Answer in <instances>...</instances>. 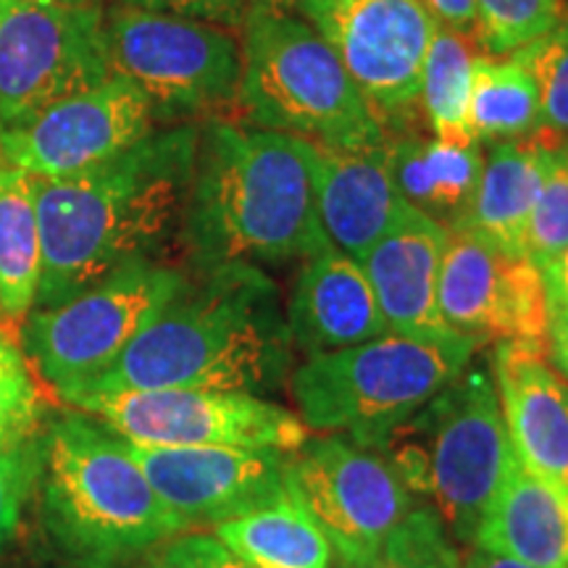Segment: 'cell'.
Instances as JSON below:
<instances>
[{
	"mask_svg": "<svg viewBox=\"0 0 568 568\" xmlns=\"http://www.w3.org/2000/svg\"><path fill=\"white\" fill-rule=\"evenodd\" d=\"M251 3L266 6V9H274V11H290V13H297V11H301L303 0H251Z\"/></svg>",
	"mask_w": 568,
	"mask_h": 568,
	"instance_id": "b9f144b4",
	"label": "cell"
},
{
	"mask_svg": "<svg viewBox=\"0 0 568 568\" xmlns=\"http://www.w3.org/2000/svg\"><path fill=\"white\" fill-rule=\"evenodd\" d=\"M187 276L153 258L130 261L80 295L24 318V351L59 397L80 393L174 301Z\"/></svg>",
	"mask_w": 568,
	"mask_h": 568,
	"instance_id": "9c48e42d",
	"label": "cell"
},
{
	"mask_svg": "<svg viewBox=\"0 0 568 568\" xmlns=\"http://www.w3.org/2000/svg\"><path fill=\"white\" fill-rule=\"evenodd\" d=\"M182 230L197 268L284 266L332 247L301 140L230 119L201 126Z\"/></svg>",
	"mask_w": 568,
	"mask_h": 568,
	"instance_id": "3957f363",
	"label": "cell"
},
{
	"mask_svg": "<svg viewBox=\"0 0 568 568\" xmlns=\"http://www.w3.org/2000/svg\"><path fill=\"white\" fill-rule=\"evenodd\" d=\"M119 6H132L142 11L174 13V17L201 19L211 24L226 27V30L240 32L245 13L251 9V0H116Z\"/></svg>",
	"mask_w": 568,
	"mask_h": 568,
	"instance_id": "e575fe53",
	"label": "cell"
},
{
	"mask_svg": "<svg viewBox=\"0 0 568 568\" xmlns=\"http://www.w3.org/2000/svg\"><path fill=\"white\" fill-rule=\"evenodd\" d=\"M460 568H531V566L518 564L514 558L497 556V552L481 550L477 545H471V550H466V556L460 558Z\"/></svg>",
	"mask_w": 568,
	"mask_h": 568,
	"instance_id": "74e56055",
	"label": "cell"
},
{
	"mask_svg": "<svg viewBox=\"0 0 568 568\" xmlns=\"http://www.w3.org/2000/svg\"><path fill=\"white\" fill-rule=\"evenodd\" d=\"M105 9L0 0V130H13L111 77Z\"/></svg>",
	"mask_w": 568,
	"mask_h": 568,
	"instance_id": "8fae6325",
	"label": "cell"
},
{
	"mask_svg": "<svg viewBox=\"0 0 568 568\" xmlns=\"http://www.w3.org/2000/svg\"><path fill=\"white\" fill-rule=\"evenodd\" d=\"M564 21V0H477L474 42L487 55H510Z\"/></svg>",
	"mask_w": 568,
	"mask_h": 568,
	"instance_id": "83f0119b",
	"label": "cell"
},
{
	"mask_svg": "<svg viewBox=\"0 0 568 568\" xmlns=\"http://www.w3.org/2000/svg\"><path fill=\"white\" fill-rule=\"evenodd\" d=\"M67 403L103 422L126 443L145 447L232 445L295 453L311 437L295 410L251 393L124 389L77 395Z\"/></svg>",
	"mask_w": 568,
	"mask_h": 568,
	"instance_id": "30bf717a",
	"label": "cell"
},
{
	"mask_svg": "<svg viewBox=\"0 0 568 568\" xmlns=\"http://www.w3.org/2000/svg\"><path fill=\"white\" fill-rule=\"evenodd\" d=\"M201 272L203 280H187L109 372L63 400L124 389H280L295 351L276 282L247 264Z\"/></svg>",
	"mask_w": 568,
	"mask_h": 568,
	"instance_id": "7a4b0ae2",
	"label": "cell"
},
{
	"mask_svg": "<svg viewBox=\"0 0 568 568\" xmlns=\"http://www.w3.org/2000/svg\"><path fill=\"white\" fill-rule=\"evenodd\" d=\"M474 545L531 568H568V493L514 464Z\"/></svg>",
	"mask_w": 568,
	"mask_h": 568,
	"instance_id": "44dd1931",
	"label": "cell"
},
{
	"mask_svg": "<svg viewBox=\"0 0 568 568\" xmlns=\"http://www.w3.org/2000/svg\"><path fill=\"white\" fill-rule=\"evenodd\" d=\"M297 13L329 42L382 122L410 116L437 30L422 0H303Z\"/></svg>",
	"mask_w": 568,
	"mask_h": 568,
	"instance_id": "4fadbf2b",
	"label": "cell"
},
{
	"mask_svg": "<svg viewBox=\"0 0 568 568\" xmlns=\"http://www.w3.org/2000/svg\"><path fill=\"white\" fill-rule=\"evenodd\" d=\"M27 6H55V9H82V6H103L101 0H13Z\"/></svg>",
	"mask_w": 568,
	"mask_h": 568,
	"instance_id": "60d3db41",
	"label": "cell"
},
{
	"mask_svg": "<svg viewBox=\"0 0 568 568\" xmlns=\"http://www.w3.org/2000/svg\"><path fill=\"white\" fill-rule=\"evenodd\" d=\"M111 74L148 98L155 122L226 119L243 80L240 32L211 21L111 6L103 17Z\"/></svg>",
	"mask_w": 568,
	"mask_h": 568,
	"instance_id": "ba28073f",
	"label": "cell"
},
{
	"mask_svg": "<svg viewBox=\"0 0 568 568\" xmlns=\"http://www.w3.org/2000/svg\"><path fill=\"white\" fill-rule=\"evenodd\" d=\"M284 318L293 351L303 355L361 345L389 332L361 261L335 247L303 261Z\"/></svg>",
	"mask_w": 568,
	"mask_h": 568,
	"instance_id": "ffe728a7",
	"label": "cell"
},
{
	"mask_svg": "<svg viewBox=\"0 0 568 568\" xmlns=\"http://www.w3.org/2000/svg\"><path fill=\"white\" fill-rule=\"evenodd\" d=\"M368 450L387 458L414 500L437 510L458 545H474L516 464L493 368H466Z\"/></svg>",
	"mask_w": 568,
	"mask_h": 568,
	"instance_id": "277c9868",
	"label": "cell"
},
{
	"mask_svg": "<svg viewBox=\"0 0 568 568\" xmlns=\"http://www.w3.org/2000/svg\"><path fill=\"white\" fill-rule=\"evenodd\" d=\"M524 251L539 268L568 251V134L556 138L552 166L529 216Z\"/></svg>",
	"mask_w": 568,
	"mask_h": 568,
	"instance_id": "f1b7e54d",
	"label": "cell"
},
{
	"mask_svg": "<svg viewBox=\"0 0 568 568\" xmlns=\"http://www.w3.org/2000/svg\"><path fill=\"white\" fill-rule=\"evenodd\" d=\"M6 326H9V322H6L3 311H0V332H3V335H6Z\"/></svg>",
	"mask_w": 568,
	"mask_h": 568,
	"instance_id": "ee69618b",
	"label": "cell"
},
{
	"mask_svg": "<svg viewBox=\"0 0 568 568\" xmlns=\"http://www.w3.org/2000/svg\"><path fill=\"white\" fill-rule=\"evenodd\" d=\"M332 568H397L395 564H389L385 556H374L366 560H339L332 558Z\"/></svg>",
	"mask_w": 568,
	"mask_h": 568,
	"instance_id": "ab89813d",
	"label": "cell"
},
{
	"mask_svg": "<svg viewBox=\"0 0 568 568\" xmlns=\"http://www.w3.org/2000/svg\"><path fill=\"white\" fill-rule=\"evenodd\" d=\"M240 42L237 111L245 124L347 151L389 138L329 42L301 13L251 3Z\"/></svg>",
	"mask_w": 568,
	"mask_h": 568,
	"instance_id": "8992f818",
	"label": "cell"
},
{
	"mask_svg": "<svg viewBox=\"0 0 568 568\" xmlns=\"http://www.w3.org/2000/svg\"><path fill=\"white\" fill-rule=\"evenodd\" d=\"M40 422V397L21 351L0 358V445L27 443Z\"/></svg>",
	"mask_w": 568,
	"mask_h": 568,
	"instance_id": "1f68e13d",
	"label": "cell"
},
{
	"mask_svg": "<svg viewBox=\"0 0 568 568\" xmlns=\"http://www.w3.org/2000/svg\"><path fill=\"white\" fill-rule=\"evenodd\" d=\"M40 266L34 176L0 159V311L9 324L24 322L32 314Z\"/></svg>",
	"mask_w": 568,
	"mask_h": 568,
	"instance_id": "d4e9b609",
	"label": "cell"
},
{
	"mask_svg": "<svg viewBox=\"0 0 568 568\" xmlns=\"http://www.w3.org/2000/svg\"><path fill=\"white\" fill-rule=\"evenodd\" d=\"M474 40L437 24L422 71L418 105L424 109L432 134L453 145H471L468 132V98H471L474 63H477Z\"/></svg>",
	"mask_w": 568,
	"mask_h": 568,
	"instance_id": "4316f807",
	"label": "cell"
},
{
	"mask_svg": "<svg viewBox=\"0 0 568 568\" xmlns=\"http://www.w3.org/2000/svg\"><path fill=\"white\" fill-rule=\"evenodd\" d=\"M539 272H542L545 290H548L550 295L566 297L568 301V251L560 255V258L552 261L550 266L539 268Z\"/></svg>",
	"mask_w": 568,
	"mask_h": 568,
	"instance_id": "f35d334b",
	"label": "cell"
},
{
	"mask_svg": "<svg viewBox=\"0 0 568 568\" xmlns=\"http://www.w3.org/2000/svg\"><path fill=\"white\" fill-rule=\"evenodd\" d=\"M556 134L539 132L535 138L489 142L481 166V180L466 230L508 247L524 251V234L545 176L552 166Z\"/></svg>",
	"mask_w": 568,
	"mask_h": 568,
	"instance_id": "603a6c76",
	"label": "cell"
},
{
	"mask_svg": "<svg viewBox=\"0 0 568 568\" xmlns=\"http://www.w3.org/2000/svg\"><path fill=\"white\" fill-rule=\"evenodd\" d=\"M545 355L552 368L568 382V301L548 293V335Z\"/></svg>",
	"mask_w": 568,
	"mask_h": 568,
	"instance_id": "d590c367",
	"label": "cell"
},
{
	"mask_svg": "<svg viewBox=\"0 0 568 568\" xmlns=\"http://www.w3.org/2000/svg\"><path fill=\"white\" fill-rule=\"evenodd\" d=\"M151 568H169V566H163V564H155V566H151Z\"/></svg>",
	"mask_w": 568,
	"mask_h": 568,
	"instance_id": "f6af8a7d",
	"label": "cell"
},
{
	"mask_svg": "<svg viewBox=\"0 0 568 568\" xmlns=\"http://www.w3.org/2000/svg\"><path fill=\"white\" fill-rule=\"evenodd\" d=\"M535 77L542 109V132L566 138L568 134V21L556 30L510 53Z\"/></svg>",
	"mask_w": 568,
	"mask_h": 568,
	"instance_id": "f546056e",
	"label": "cell"
},
{
	"mask_svg": "<svg viewBox=\"0 0 568 568\" xmlns=\"http://www.w3.org/2000/svg\"><path fill=\"white\" fill-rule=\"evenodd\" d=\"M385 556L397 568H460V552L432 506H414L387 537Z\"/></svg>",
	"mask_w": 568,
	"mask_h": 568,
	"instance_id": "4dcf8cb0",
	"label": "cell"
},
{
	"mask_svg": "<svg viewBox=\"0 0 568 568\" xmlns=\"http://www.w3.org/2000/svg\"><path fill=\"white\" fill-rule=\"evenodd\" d=\"M13 351H19V347L13 345V339L9 335H3V332H0V358H6V355H11Z\"/></svg>",
	"mask_w": 568,
	"mask_h": 568,
	"instance_id": "7bdbcfd3",
	"label": "cell"
},
{
	"mask_svg": "<svg viewBox=\"0 0 568 568\" xmlns=\"http://www.w3.org/2000/svg\"><path fill=\"white\" fill-rule=\"evenodd\" d=\"M40 477L55 537L88 560L134 556L187 529L155 495L130 443L82 410L51 424Z\"/></svg>",
	"mask_w": 568,
	"mask_h": 568,
	"instance_id": "5b68a950",
	"label": "cell"
},
{
	"mask_svg": "<svg viewBox=\"0 0 568 568\" xmlns=\"http://www.w3.org/2000/svg\"><path fill=\"white\" fill-rule=\"evenodd\" d=\"M387 166L393 182L410 209L422 211L447 232H460L471 219L485 166V148L453 145L432 134L387 138Z\"/></svg>",
	"mask_w": 568,
	"mask_h": 568,
	"instance_id": "7402d4cb",
	"label": "cell"
},
{
	"mask_svg": "<svg viewBox=\"0 0 568 568\" xmlns=\"http://www.w3.org/2000/svg\"><path fill=\"white\" fill-rule=\"evenodd\" d=\"M40 477V453L27 443L0 445V550L17 535L27 495Z\"/></svg>",
	"mask_w": 568,
	"mask_h": 568,
	"instance_id": "d6a6232c",
	"label": "cell"
},
{
	"mask_svg": "<svg viewBox=\"0 0 568 568\" xmlns=\"http://www.w3.org/2000/svg\"><path fill=\"white\" fill-rule=\"evenodd\" d=\"M290 495L329 539L339 560L379 556L416 500L376 450L345 435L308 437L290 453Z\"/></svg>",
	"mask_w": 568,
	"mask_h": 568,
	"instance_id": "7c38bea8",
	"label": "cell"
},
{
	"mask_svg": "<svg viewBox=\"0 0 568 568\" xmlns=\"http://www.w3.org/2000/svg\"><path fill=\"white\" fill-rule=\"evenodd\" d=\"M477 347L387 335L305 355L290 374L295 414L311 435H345L372 447L468 368Z\"/></svg>",
	"mask_w": 568,
	"mask_h": 568,
	"instance_id": "52a82bcc",
	"label": "cell"
},
{
	"mask_svg": "<svg viewBox=\"0 0 568 568\" xmlns=\"http://www.w3.org/2000/svg\"><path fill=\"white\" fill-rule=\"evenodd\" d=\"M161 564L169 568H251L222 539L205 531H182L169 539Z\"/></svg>",
	"mask_w": 568,
	"mask_h": 568,
	"instance_id": "836d02e7",
	"label": "cell"
},
{
	"mask_svg": "<svg viewBox=\"0 0 568 568\" xmlns=\"http://www.w3.org/2000/svg\"><path fill=\"white\" fill-rule=\"evenodd\" d=\"M424 9L432 13L437 24L447 30L468 34L474 40V27H477V0H422Z\"/></svg>",
	"mask_w": 568,
	"mask_h": 568,
	"instance_id": "8d00e7d4",
	"label": "cell"
},
{
	"mask_svg": "<svg viewBox=\"0 0 568 568\" xmlns=\"http://www.w3.org/2000/svg\"><path fill=\"white\" fill-rule=\"evenodd\" d=\"M155 124L148 98L124 77L111 74L95 88L48 105L30 122L0 130V159L40 180L67 176L130 151L159 130Z\"/></svg>",
	"mask_w": 568,
	"mask_h": 568,
	"instance_id": "9a60e30c",
	"label": "cell"
},
{
	"mask_svg": "<svg viewBox=\"0 0 568 568\" xmlns=\"http://www.w3.org/2000/svg\"><path fill=\"white\" fill-rule=\"evenodd\" d=\"M385 142L347 151L301 140L326 240L355 261L366 258L406 205L389 174Z\"/></svg>",
	"mask_w": 568,
	"mask_h": 568,
	"instance_id": "d6986e66",
	"label": "cell"
},
{
	"mask_svg": "<svg viewBox=\"0 0 568 568\" xmlns=\"http://www.w3.org/2000/svg\"><path fill=\"white\" fill-rule=\"evenodd\" d=\"M439 314L474 345L527 343L545 351L548 290L527 253L471 230L447 234L439 266Z\"/></svg>",
	"mask_w": 568,
	"mask_h": 568,
	"instance_id": "5bb4252c",
	"label": "cell"
},
{
	"mask_svg": "<svg viewBox=\"0 0 568 568\" xmlns=\"http://www.w3.org/2000/svg\"><path fill=\"white\" fill-rule=\"evenodd\" d=\"M447 234L445 226L406 203L361 266L393 335L479 351L471 339L456 335L439 314V266Z\"/></svg>",
	"mask_w": 568,
	"mask_h": 568,
	"instance_id": "e0dca14e",
	"label": "cell"
},
{
	"mask_svg": "<svg viewBox=\"0 0 568 568\" xmlns=\"http://www.w3.org/2000/svg\"><path fill=\"white\" fill-rule=\"evenodd\" d=\"M251 568H332L329 539L293 497L230 518L213 531Z\"/></svg>",
	"mask_w": 568,
	"mask_h": 568,
	"instance_id": "cb8c5ba5",
	"label": "cell"
},
{
	"mask_svg": "<svg viewBox=\"0 0 568 568\" xmlns=\"http://www.w3.org/2000/svg\"><path fill=\"white\" fill-rule=\"evenodd\" d=\"M201 126L153 130L84 172L34 176L40 224L38 308H51L130 261L153 258L187 203Z\"/></svg>",
	"mask_w": 568,
	"mask_h": 568,
	"instance_id": "6da1fadb",
	"label": "cell"
},
{
	"mask_svg": "<svg viewBox=\"0 0 568 568\" xmlns=\"http://www.w3.org/2000/svg\"><path fill=\"white\" fill-rule=\"evenodd\" d=\"M155 495L184 524H219L253 514L290 495V453L232 445H132Z\"/></svg>",
	"mask_w": 568,
	"mask_h": 568,
	"instance_id": "2e32d148",
	"label": "cell"
},
{
	"mask_svg": "<svg viewBox=\"0 0 568 568\" xmlns=\"http://www.w3.org/2000/svg\"><path fill=\"white\" fill-rule=\"evenodd\" d=\"M468 132L479 145L542 132L537 82L514 55H477L468 98Z\"/></svg>",
	"mask_w": 568,
	"mask_h": 568,
	"instance_id": "484cf974",
	"label": "cell"
},
{
	"mask_svg": "<svg viewBox=\"0 0 568 568\" xmlns=\"http://www.w3.org/2000/svg\"><path fill=\"white\" fill-rule=\"evenodd\" d=\"M489 368L516 464L568 493V382L527 343H497Z\"/></svg>",
	"mask_w": 568,
	"mask_h": 568,
	"instance_id": "ac0fdd59",
	"label": "cell"
}]
</instances>
